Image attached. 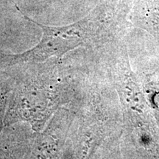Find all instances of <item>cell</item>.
Returning <instances> with one entry per match:
<instances>
[{
    "instance_id": "obj_1",
    "label": "cell",
    "mask_w": 159,
    "mask_h": 159,
    "mask_svg": "<svg viewBox=\"0 0 159 159\" xmlns=\"http://www.w3.org/2000/svg\"><path fill=\"white\" fill-rule=\"evenodd\" d=\"M11 2L26 19L41 27L43 36L39 44L22 54L11 56L13 62H41L52 57H61L80 47L89 38V20L85 19L65 27H47L27 16L13 0Z\"/></svg>"
}]
</instances>
